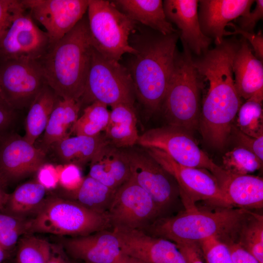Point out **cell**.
Masks as SVG:
<instances>
[{
	"label": "cell",
	"instance_id": "1",
	"mask_svg": "<svg viewBox=\"0 0 263 263\" xmlns=\"http://www.w3.org/2000/svg\"><path fill=\"white\" fill-rule=\"evenodd\" d=\"M143 26V25H142ZM179 31L164 35L138 23L129 43L135 50L127 64L135 98L150 113L160 111L173 69Z\"/></svg>",
	"mask_w": 263,
	"mask_h": 263
},
{
	"label": "cell",
	"instance_id": "2",
	"mask_svg": "<svg viewBox=\"0 0 263 263\" xmlns=\"http://www.w3.org/2000/svg\"><path fill=\"white\" fill-rule=\"evenodd\" d=\"M92 50L86 14L39 61L48 86L58 96L79 100L84 91Z\"/></svg>",
	"mask_w": 263,
	"mask_h": 263
},
{
	"label": "cell",
	"instance_id": "3",
	"mask_svg": "<svg viewBox=\"0 0 263 263\" xmlns=\"http://www.w3.org/2000/svg\"><path fill=\"white\" fill-rule=\"evenodd\" d=\"M251 212L233 207L206 211L194 207L173 216L159 218L142 231L176 244H198L211 237L224 239L236 233Z\"/></svg>",
	"mask_w": 263,
	"mask_h": 263
},
{
	"label": "cell",
	"instance_id": "4",
	"mask_svg": "<svg viewBox=\"0 0 263 263\" xmlns=\"http://www.w3.org/2000/svg\"><path fill=\"white\" fill-rule=\"evenodd\" d=\"M182 52L177 50L172 73L160 111L168 125L192 133L199 126L202 83L195 68L191 51L182 42Z\"/></svg>",
	"mask_w": 263,
	"mask_h": 263
},
{
	"label": "cell",
	"instance_id": "5",
	"mask_svg": "<svg viewBox=\"0 0 263 263\" xmlns=\"http://www.w3.org/2000/svg\"><path fill=\"white\" fill-rule=\"evenodd\" d=\"M110 228L107 214L94 211L65 198L50 196L27 219L26 234L75 237Z\"/></svg>",
	"mask_w": 263,
	"mask_h": 263
},
{
	"label": "cell",
	"instance_id": "6",
	"mask_svg": "<svg viewBox=\"0 0 263 263\" xmlns=\"http://www.w3.org/2000/svg\"><path fill=\"white\" fill-rule=\"evenodd\" d=\"M87 17L93 47L104 57L119 61L135 50L129 43L137 23L122 13L113 2L89 0Z\"/></svg>",
	"mask_w": 263,
	"mask_h": 263
},
{
	"label": "cell",
	"instance_id": "7",
	"mask_svg": "<svg viewBox=\"0 0 263 263\" xmlns=\"http://www.w3.org/2000/svg\"><path fill=\"white\" fill-rule=\"evenodd\" d=\"M135 99L126 67L119 61L104 57L93 47L84 91L79 99L82 108L96 101L111 107L118 104L134 106Z\"/></svg>",
	"mask_w": 263,
	"mask_h": 263
},
{
	"label": "cell",
	"instance_id": "8",
	"mask_svg": "<svg viewBox=\"0 0 263 263\" xmlns=\"http://www.w3.org/2000/svg\"><path fill=\"white\" fill-rule=\"evenodd\" d=\"M145 150L175 180L185 209L195 207L199 201L230 207L215 178L207 170L182 165L155 148Z\"/></svg>",
	"mask_w": 263,
	"mask_h": 263
},
{
	"label": "cell",
	"instance_id": "9",
	"mask_svg": "<svg viewBox=\"0 0 263 263\" xmlns=\"http://www.w3.org/2000/svg\"><path fill=\"white\" fill-rule=\"evenodd\" d=\"M47 85L39 61L12 59L0 62V95L17 111L28 109Z\"/></svg>",
	"mask_w": 263,
	"mask_h": 263
},
{
	"label": "cell",
	"instance_id": "10",
	"mask_svg": "<svg viewBox=\"0 0 263 263\" xmlns=\"http://www.w3.org/2000/svg\"><path fill=\"white\" fill-rule=\"evenodd\" d=\"M136 144L158 149L182 165L211 173L219 167L199 147L191 133L178 127L168 125L147 130L139 135Z\"/></svg>",
	"mask_w": 263,
	"mask_h": 263
},
{
	"label": "cell",
	"instance_id": "11",
	"mask_svg": "<svg viewBox=\"0 0 263 263\" xmlns=\"http://www.w3.org/2000/svg\"><path fill=\"white\" fill-rule=\"evenodd\" d=\"M107 215L112 229L141 230L161 217L150 196L131 176L116 190Z\"/></svg>",
	"mask_w": 263,
	"mask_h": 263
},
{
	"label": "cell",
	"instance_id": "12",
	"mask_svg": "<svg viewBox=\"0 0 263 263\" xmlns=\"http://www.w3.org/2000/svg\"><path fill=\"white\" fill-rule=\"evenodd\" d=\"M129 160L131 177L150 196L161 217L180 197L174 178L145 150H124Z\"/></svg>",
	"mask_w": 263,
	"mask_h": 263
},
{
	"label": "cell",
	"instance_id": "13",
	"mask_svg": "<svg viewBox=\"0 0 263 263\" xmlns=\"http://www.w3.org/2000/svg\"><path fill=\"white\" fill-rule=\"evenodd\" d=\"M52 44L26 10L19 14L0 39V62L20 59L40 61Z\"/></svg>",
	"mask_w": 263,
	"mask_h": 263
},
{
	"label": "cell",
	"instance_id": "14",
	"mask_svg": "<svg viewBox=\"0 0 263 263\" xmlns=\"http://www.w3.org/2000/svg\"><path fill=\"white\" fill-rule=\"evenodd\" d=\"M47 155L14 131L0 134V183L5 187L37 172Z\"/></svg>",
	"mask_w": 263,
	"mask_h": 263
},
{
	"label": "cell",
	"instance_id": "15",
	"mask_svg": "<svg viewBox=\"0 0 263 263\" xmlns=\"http://www.w3.org/2000/svg\"><path fill=\"white\" fill-rule=\"evenodd\" d=\"M32 18L46 29L54 44L86 15L89 0H21Z\"/></svg>",
	"mask_w": 263,
	"mask_h": 263
},
{
	"label": "cell",
	"instance_id": "16",
	"mask_svg": "<svg viewBox=\"0 0 263 263\" xmlns=\"http://www.w3.org/2000/svg\"><path fill=\"white\" fill-rule=\"evenodd\" d=\"M120 243L122 253L148 263H188L176 244L150 235L141 230L112 229Z\"/></svg>",
	"mask_w": 263,
	"mask_h": 263
},
{
	"label": "cell",
	"instance_id": "17",
	"mask_svg": "<svg viewBox=\"0 0 263 263\" xmlns=\"http://www.w3.org/2000/svg\"><path fill=\"white\" fill-rule=\"evenodd\" d=\"M60 244L68 256L84 263H117L122 254L120 241L112 229L62 238Z\"/></svg>",
	"mask_w": 263,
	"mask_h": 263
},
{
	"label": "cell",
	"instance_id": "18",
	"mask_svg": "<svg viewBox=\"0 0 263 263\" xmlns=\"http://www.w3.org/2000/svg\"><path fill=\"white\" fill-rule=\"evenodd\" d=\"M199 0H165L163 6L167 19L180 30V38L191 52L197 55L208 49L211 39L202 32L198 17Z\"/></svg>",
	"mask_w": 263,
	"mask_h": 263
},
{
	"label": "cell",
	"instance_id": "19",
	"mask_svg": "<svg viewBox=\"0 0 263 263\" xmlns=\"http://www.w3.org/2000/svg\"><path fill=\"white\" fill-rule=\"evenodd\" d=\"M253 0H199V20L203 34L214 40L216 45L224 40L225 27L233 19L250 12Z\"/></svg>",
	"mask_w": 263,
	"mask_h": 263
},
{
	"label": "cell",
	"instance_id": "20",
	"mask_svg": "<svg viewBox=\"0 0 263 263\" xmlns=\"http://www.w3.org/2000/svg\"><path fill=\"white\" fill-rule=\"evenodd\" d=\"M212 175L230 207L248 210L263 206V179L249 174H233L220 167Z\"/></svg>",
	"mask_w": 263,
	"mask_h": 263
},
{
	"label": "cell",
	"instance_id": "21",
	"mask_svg": "<svg viewBox=\"0 0 263 263\" xmlns=\"http://www.w3.org/2000/svg\"><path fill=\"white\" fill-rule=\"evenodd\" d=\"M234 83L239 96L246 100L252 98L263 101V61L254 56L247 41H239L233 60Z\"/></svg>",
	"mask_w": 263,
	"mask_h": 263
},
{
	"label": "cell",
	"instance_id": "22",
	"mask_svg": "<svg viewBox=\"0 0 263 263\" xmlns=\"http://www.w3.org/2000/svg\"><path fill=\"white\" fill-rule=\"evenodd\" d=\"M88 175L117 190L131 176L124 150L110 143L105 145L90 163Z\"/></svg>",
	"mask_w": 263,
	"mask_h": 263
},
{
	"label": "cell",
	"instance_id": "23",
	"mask_svg": "<svg viewBox=\"0 0 263 263\" xmlns=\"http://www.w3.org/2000/svg\"><path fill=\"white\" fill-rule=\"evenodd\" d=\"M109 143L104 134L95 136L75 135L53 144L50 152L60 165L74 164L81 168L91 161L99 150Z\"/></svg>",
	"mask_w": 263,
	"mask_h": 263
},
{
	"label": "cell",
	"instance_id": "24",
	"mask_svg": "<svg viewBox=\"0 0 263 263\" xmlns=\"http://www.w3.org/2000/svg\"><path fill=\"white\" fill-rule=\"evenodd\" d=\"M115 6L129 18L143 26L167 35L177 32L167 19L161 0H116Z\"/></svg>",
	"mask_w": 263,
	"mask_h": 263
},
{
	"label": "cell",
	"instance_id": "25",
	"mask_svg": "<svg viewBox=\"0 0 263 263\" xmlns=\"http://www.w3.org/2000/svg\"><path fill=\"white\" fill-rule=\"evenodd\" d=\"M81 109L79 100L58 97L44 131L40 147L38 148L47 154L53 144L70 136Z\"/></svg>",
	"mask_w": 263,
	"mask_h": 263
},
{
	"label": "cell",
	"instance_id": "26",
	"mask_svg": "<svg viewBox=\"0 0 263 263\" xmlns=\"http://www.w3.org/2000/svg\"><path fill=\"white\" fill-rule=\"evenodd\" d=\"M104 135L109 143L118 148H131L139 137L134 106L118 104L111 107Z\"/></svg>",
	"mask_w": 263,
	"mask_h": 263
},
{
	"label": "cell",
	"instance_id": "27",
	"mask_svg": "<svg viewBox=\"0 0 263 263\" xmlns=\"http://www.w3.org/2000/svg\"><path fill=\"white\" fill-rule=\"evenodd\" d=\"M116 191L88 175L77 188L66 191L67 197L65 198L94 211L107 214Z\"/></svg>",
	"mask_w": 263,
	"mask_h": 263
},
{
	"label": "cell",
	"instance_id": "28",
	"mask_svg": "<svg viewBox=\"0 0 263 263\" xmlns=\"http://www.w3.org/2000/svg\"><path fill=\"white\" fill-rule=\"evenodd\" d=\"M58 96L48 85L38 94L28 108L25 120V133L23 138L34 145L44 132Z\"/></svg>",
	"mask_w": 263,
	"mask_h": 263
},
{
	"label": "cell",
	"instance_id": "29",
	"mask_svg": "<svg viewBox=\"0 0 263 263\" xmlns=\"http://www.w3.org/2000/svg\"><path fill=\"white\" fill-rule=\"evenodd\" d=\"M47 189L37 180L25 183L9 193L2 210L14 216L25 219L33 215L46 198Z\"/></svg>",
	"mask_w": 263,
	"mask_h": 263
},
{
	"label": "cell",
	"instance_id": "30",
	"mask_svg": "<svg viewBox=\"0 0 263 263\" xmlns=\"http://www.w3.org/2000/svg\"><path fill=\"white\" fill-rule=\"evenodd\" d=\"M107 106L94 102L85 107L72 129L75 135L95 136L104 132L108 124L110 111Z\"/></svg>",
	"mask_w": 263,
	"mask_h": 263
},
{
	"label": "cell",
	"instance_id": "31",
	"mask_svg": "<svg viewBox=\"0 0 263 263\" xmlns=\"http://www.w3.org/2000/svg\"><path fill=\"white\" fill-rule=\"evenodd\" d=\"M237 242L263 263V216L251 212L240 227Z\"/></svg>",
	"mask_w": 263,
	"mask_h": 263
},
{
	"label": "cell",
	"instance_id": "32",
	"mask_svg": "<svg viewBox=\"0 0 263 263\" xmlns=\"http://www.w3.org/2000/svg\"><path fill=\"white\" fill-rule=\"evenodd\" d=\"M263 113L262 101L252 98L246 100L238 111L236 127L248 136H263Z\"/></svg>",
	"mask_w": 263,
	"mask_h": 263
},
{
	"label": "cell",
	"instance_id": "33",
	"mask_svg": "<svg viewBox=\"0 0 263 263\" xmlns=\"http://www.w3.org/2000/svg\"><path fill=\"white\" fill-rule=\"evenodd\" d=\"M50 244L47 241L32 234L24 235L18 242L16 263H47Z\"/></svg>",
	"mask_w": 263,
	"mask_h": 263
},
{
	"label": "cell",
	"instance_id": "34",
	"mask_svg": "<svg viewBox=\"0 0 263 263\" xmlns=\"http://www.w3.org/2000/svg\"><path fill=\"white\" fill-rule=\"evenodd\" d=\"M223 169L233 174L245 175L259 169L263 161L251 151L238 146L223 155Z\"/></svg>",
	"mask_w": 263,
	"mask_h": 263
},
{
	"label": "cell",
	"instance_id": "35",
	"mask_svg": "<svg viewBox=\"0 0 263 263\" xmlns=\"http://www.w3.org/2000/svg\"><path fill=\"white\" fill-rule=\"evenodd\" d=\"M27 219L0 211V247L2 249L10 250L19 237L26 234Z\"/></svg>",
	"mask_w": 263,
	"mask_h": 263
},
{
	"label": "cell",
	"instance_id": "36",
	"mask_svg": "<svg viewBox=\"0 0 263 263\" xmlns=\"http://www.w3.org/2000/svg\"><path fill=\"white\" fill-rule=\"evenodd\" d=\"M198 245L207 263H233L228 246L221 239L211 237Z\"/></svg>",
	"mask_w": 263,
	"mask_h": 263
},
{
	"label": "cell",
	"instance_id": "37",
	"mask_svg": "<svg viewBox=\"0 0 263 263\" xmlns=\"http://www.w3.org/2000/svg\"><path fill=\"white\" fill-rule=\"evenodd\" d=\"M25 10L21 0H0V39L15 17Z\"/></svg>",
	"mask_w": 263,
	"mask_h": 263
},
{
	"label": "cell",
	"instance_id": "38",
	"mask_svg": "<svg viewBox=\"0 0 263 263\" xmlns=\"http://www.w3.org/2000/svg\"><path fill=\"white\" fill-rule=\"evenodd\" d=\"M58 171V182L66 191H73L81 185L82 177L80 167L74 164L60 165Z\"/></svg>",
	"mask_w": 263,
	"mask_h": 263
},
{
	"label": "cell",
	"instance_id": "39",
	"mask_svg": "<svg viewBox=\"0 0 263 263\" xmlns=\"http://www.w3.org/2000/svg\"><path fill=\"white\" fill-rule=\"evenodd\" d=\"M231 133L239 146L243 147L255 154L262 161H263V136L253 137L240 131L236 126H233Z\"/></svg>",
	"mask_w": 263,
	"mask_h": 263
},
{
	"label": "cell",
	"instance_id": "40",
	"mask_svg": "<svg viewBox=\"0 0 263 263\" xmlns=\"http://www.w3.org/2000/svg\"><path fill=\"white\" fill-rule=\"evenodd\" d=\"M227 26L231 27L233 31L229 32L225 30L224 36L240 35L247 41H249L255 53V56L263 61V36L261 31L257 34L248 32L241 29L238 26L230 22Z\"/></svg>",
	"mask_w": 263,
	"mask_h": 263
},
{
	"label": "cell",
	"instance_id": "41",
	"mask_svg": "<svg viewBox=\"0 0 263 263\" xmlns=\"http://www.w3.org/2000/svg\"><path fill=\"white\" fill-rule=\"evenodd\" d=\"M18 111L13 109L0 95V134L14 131Z\"/></svg>",
	"mask_w": 263,
	"mask_h": 263
},
{
	"label": "cell",
	"instance_id": "42",
	"mask_svg": "<svg viewBox=\"0 0 263 263\" xmlns=\"http://www.w3.org/2000/svg\"><path fill=\"white\" fill-rule=\"evenodd\" d=\"M256 5L254 9L244 14L237 19L238 26L242 30L253 32V30L258 21L263 17V0H255Z\"/></svg>",
	"mask_w": 263,
	"mask_h": 263
},
{
	"label": "cell",
	"instance_id": "43",
	"mask_svg": "<svg viewBox=\"0 0 263 263\" xmlns=\"http://www.w3.org/2000/svg\"><path fill=\"white\" fill-rule=\"evenodd\" d=\"M223 240L228 246L233 263H260L237 242L229 238Z\"/></svg>",
	"mask_w": 263,
	"mask_h": 263
},
{
	"label": "cell",
	"instance_id": "44",
	"mask_svg": "<svg viewBox=\"0 0 263 263\" xmlns=\"http://www.w3.org/2000/svg\"><path fill=\"white\" fill-rule=\"evenodd\" d=\"M37 172V181L46 189L54 188L58 182V170L51 164L46 163Z\"/></svg>",
	"mask_w": 263,
	"mask_h": 263
},
{
	"label": "cell",
	"instance_id": "45",
	"mask_svg": "<svg viewBox=\"0 0 263 263\" xmlns=\"http://www.w3.org/2000/svg\"><path fill=\"white\" fill-rule=\"evenodd\" d=\"M176 245L188 263H205L202 261L201 251L198 244H177Z\"/></svg>",
	"mask_w": 263,
	"mask_h": 263
},
{
	"label": "cell",
	"instance_id": "46",
	"mask_svg": "<svg viewBox=\"0 0 263 263\" xmlns=\"http://www.w3.org/2000/svg\"><path fill=\"white\" fill-rule=\"evenodd\" d=\"M47 263H73L61 244H51L49 257Z\"/></svg>",
	"mask_w": 263,
	"mask_h": 263
},
{
	"label": "cell",
	"instance_id": "47",
	"mask_svg": "<svg viewBox=\"0 0 263 263\" xmlns=\"http://www.w3.org/2000/svg\"><path fill=\"white\" fill-rule=\"evenodd\" d=\"M9 193L6 192L4 187L0 183V211H2L7 202Z\"/></svg>",
	"mask_w": 263,
	"mask_h": 263
},
{
	"label": "cell",
	"instance_id": "48",
	"mask_svg": "<svg viewBox=\"0 0 263 263\" xmlns=\"http://www.w3.org/2000/svg\"><path fill=\"white\" fill-rule=\"evenodd\" d=\"M126 255V254H125ZM127 260L129 263H148L146 262L139 258L133 257L126 255Z\"/></svg>",
	"mask_w": 263,
	"mask_h": 263
},
{
	"label": "cell",
	"instance_id": "49",
	"mask_svg": "<svg viewBox=\"0 0 263 263\" xmlns=\"http://www.w3.org/2000/svg\"><path fill=\"white\" fill-rule=\"evenodd\" d=\"M7 256V252L0 247V263L5 260Z\"/></svg>",
	"mask_w": 263,
	"mask_h": 263
},
{
	"label": "cell",
	"instance_id": "50",
	"mask_svg": "<svg viewBox=\"0 0 263 263\" xmlns=\"http://www.w3.org/2000/svg\"><path fill=\"white\" fill-rule=\"evenodd\" d=\"M117 263H129L127 260L126 255L122 253Z\"/></svg>",
	"mask_w": 263,
	"mask_h": 263
},
{
	"label": "cell",
	"instance_id": "51",
	"mask_svg": "<svg viewBox=\"0 0 263 263\" xmlns=\"http://www.w3.org/2000/svg\"><path fill=\"white\" fill-rule=\"evenodd\" d=\"M82 263V262H81V263Z\"/></svg>",
	"mask_w": 263,
	"mask_h": 263
}]
</instances>
